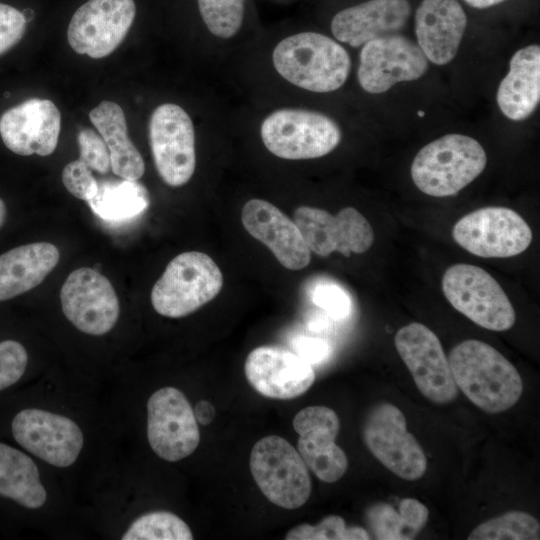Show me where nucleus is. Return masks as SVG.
Segmentation results:
<instances>
[{
  "instance_id": "nucleus-1",
  "label": "nucleus",
  "mask_w": 540,
  "mask_h": 540,
  "mask_svg": "<svg viewBox=\"0 0 540 540\" xmlns=\"http://www.w3.org/2000/svg\"><path fill=\"white\" fill-rule=\"evenodd\" d=\"M448 362L457 387L478 408L498 414L512 408L523 392L514 365L491 345L465 340L450 352Z\"/></svg>"
},
{
  "instance_id": "nucleus-2",
  "label": "nucleus",
  "mask_w": 540,
  "mask_h": 540,
  "mask_svg": "<svg viewBox=\"0 0 540 540\" xmlns=\"http://www.w3.org/2000/svg\"><path fill=\"white\" fill-rule=\"evenodd\" d=\"M275 70L291 84L312 92H331L346 82L351 60L345 48L317 32L282 39L274 48Z\"/></svg>"
},
{
  "instance_id": "nucleus-3",
  "label": "nucleus",
  "mask_w": 540,
  "mask_h": 540,
  "mask_svg": "<svg viewBox=\"0 0 540 540\" xmlns=\"http://www.w3.org/2000/svg\"><path fill=\"white\" fill-rule=\"evenodd\" d=\"M486 164V152L477 140L452 133L430 142L416 154L411 177L423 193L447 197L469 185Z\"/></svg>"
},
{
  "instance_id": "nucleus-4",
  "label": "nucleus",
  "mask_w": 540,
  "mask_h": 540,
  "mask_svg": "<svg viewBox=\"0 0 540 540\" xmlns=\"http://www.w3.org/2000/svg\"><path fill=\"white\" fill-rule=\"evenodd\" d=\"M222 285L221 270L209 255L184 252L169 262L154 284L151 303L162 316L184 317L215 298Z\"/></svg>"
},
{
  "instance_id": "nucleus-5",
  "label": "nucleus",
  "mask_w": 540,
  "mask_h": 540,
  "mask_svg": "<svg viewBox=\"0 0 540 540\" xmlns=\"http://www.w3.org/2000/svg\"><path fill=\"white\" fill-rule=\"evenodd\" d=\"M260 136L275 156L288 160L314 159L332 152L342 138L329 116L307 109L282 108L261 123Z\"/></svg>"
},
{
  "instance_id": "nucleus-6",
  "label": "nucleus",
  "mask_w": 540,
  "mask_h": 540,
  "mask_svg": "<svg viewBox=\"0 0 540 540\" xmlns=\"http://www.w3.org/2000/svg\"><path fill=\"white\" fill-rule=\"evenodd\" d=\"M250 470L261 492L279 507L297 509L310 497L308 467L299 452L280 436L256 442L250 454Z\"/></svg>"
},
{
  "instance_id": "nucleus-7",
  "label": "nucleus",
  "mask_w": 540,
  "mask_h": 540,
  "mask_svg": "<svg viewBox=\"0 0 540 540\" xmlns=\"http://www.w3.org/2000/svg\"><path fill=\"white\" fill-rule=\"evenodd\" d=\"M446 299L477 325L492 331L510 329L516 319L514 308L500 284L484 269L455 264L442 277Z\"/></svg>"
},
{
  "instance_id": "nucleus-8",
  "label": "nucleus",
  "mask_w": 540,
  "mask_h": 540,
  "mask_svg": "<svg viewBox=\"0 0 540 540\" xmlns=\"http://www.w3.org/2000/svg\"><path fill=\"white\" fill-rule=\"evenodd\" d=\"M455 242L484 258H507L524 252L532 242L527 222L506 207H484L458 220L452 230Z\"/></svg>"
},
{
  "instance_id": "nucleus-9",
  "label": "nucleus",
  "mask_w": 540,
  "mask_h": 540,
  "mask_svg": "<svg viewBox=\"0 0 540 540\" xmlns=\"http://www.w3.org/2000/svg\"><path fill=\"white\" fill-rule=\"evenodd\" d=\"M363 439L373 456L398 477L415 481L426 472V455L407 430L403 412L393 404L380 403L366 416Z\"/></svg>"
},
{
  "instance_id": "nucleus-10",
  "label": "nucleus",
  "mask_w": 540,
  "mask_h": 540,
  "mask_svg": "<svg viewBox=\"0 0 540 540\" xmlns=\"http://www.w3.org/2000/svg\"><path fill=\"white\" fill-rule=\"evenodd\" d=\"M149 143L156 170L167 185L179 187L191 179L196 167L195 130L182 107L164 103L155 108Z\"/></svg>"
},
{
  "instance_id": "nucleus-11",
  "label": "nucleus",
  "mask_w": 540,
  "mask_h": 540,
  "mask_svg": "<svg viewBox=\"0 0 540 540\" xmlns=\"http://www.w3.org/2000/svg\"><path fill=\"white\" fill-rule=\"evenodd\" d=\"M394 343L417 388L427 399L447 404L457 397L458 387L448 358L432 330L412 322L397 331Z\"/></svg>"
},
{
  "instance_id": "nucleus-12",
  "label": "nucleus",
  "mask_w": 540,
  "mask_h": 540,
  "mask_svg": "<svg viewBox=\"0 0 540 540\" xmlns=\"http://www.w3.org/2000/svg\"><path fill=\"white\" fill-rule=\"evenodd\" d=\"M147 437L156 455L169 462L186 458L196 450L200 442L198 422L183 392L164 387L150 396Z\"/></svg>"
},
{
  "instance_id": "nucleus-13",
  "label": "nucleus",
  "mask_w": 540,
  "mask_h": 540,
  "mask_svg": "<svg viewBox=\"0 0 540 540\" xmlns=\"http://www.w3.org/2000/svg\"><path fill=\"white\" fill-rule=\"evenodd\" d=\"M428 69V59L415 42L391 34L373 39L359 55L357 79L368 93L386 92L399 82L421 78Z\"/></svg>"
},
{
  "instance_id": "nucleus-14",
  "label": "nucleus",
  "mask_w": 540,
  "mask_h": 540,
  "mask_svg": "<svg viewBox=\"0 0 540 540\" xmlns=\"http://www.w3.org/2000/svg\"><path fill=\"white\" fill-rule=\"evenodd\" d=\"M135 15L134 0H88L70 20L68 43L78 54L106 57L124 40Z\"/></svg>"
},
{
  "instance_id": "nucleus-15",
  "label": "nucleus",
  "mask_w": 540,
  "mask_h": 540,
  "mask_svg": "<svg viewBox=\"0 0 540 540\" xmlns=\"http://www.w3.org/2000/svg\"><path fill=\"white\" fill-rule=\"evenodd\" d=\"M66 318L81 332L100 336L116 324L120 305L111 282L93 268L72 271L60 291Z\"/></svg>"
},
{
  "instance_id": "nucleus-16",
  "label": "nucleus",
  "mask_w": 540,
  "mask_h": 540,
  "mask_svg": "<svg viewBox=\"0 0 540 540\" xmlns=\"http://www.w3.org/2000/svg\"><path fill=\"white\" fill-rule=\"evenodd\" d=\"M294 222L309 250L323 257L334 251L344 256L361 254L374 241L370 223L353 207L332 215L323 209L300 206L295 210Z\"/></svg>"
},
{
  "instance_id": "nucleus-17",
  "label": "nucleus",
  "mask_w": 540,
  "mask_h": 540,
  "mask_svg": "<svg viewBox=\"0 0 540 540\" xmlns=\"http://www.w3.org/2000/svg\"><path fill=\"white\" fill-rule=\"evenodd\" d=\"M11 429L19 445L56 467L71 466L83 447L80 427L70 418L46 410H21Z\"/></svg>"
},
{
  "instance_id": "nucleus-18",
  "label": "nucleus",
  "mask_w": 540,
  "mask_h": 540,
  "mask_svg": "<svg viewBox=\"0 0 540 540\" xmlns=\"http://www.w3.org/2000/svg\"><path fill=\"white\" fill-rule=\"evenodd\" d=\"M299 435L297 451L315 476L326 483H334L345 474L348 459L335 443L340 420L334 410L326 406H309L293 419Z\"/></svg>"
},
{
  "instance_id": "nucleus-19",
  "label": "nucleus",
  "mask_w": 540,
  "mask_h": 540,
  "mask_svg": "<svg viewBox=\"0 0 540 540\" xmlns=\"http://www.w3.org/2000/svg\"><path fill=\"white\" fill-rule=\"evenodd\" d=\"M245 376L261 395L287 400L304 394L315 381L312 365L278 346H260L247 356Z\"/></svg>"
},
{
  "instance_id": "nucleus-20",
  "label": "nucleus",
  "mask_w": 540,
  "mask_h": 540,
  "mask_svg": "<svg viewBox=\"0 0 540 540\" xmlns=\"http://www.w3.org/2000/svg\"><path fill=\"white\" fill-rule=\"evenodd\" d=\"M60 130L61 114L48 99H28L4 112L0 118L3 143L21 156L52 154Z\"/></svg>"
},
{
  "instance_id": "nucleus-21",
  "label": "nucleus",
  "mask_w": 540,
  "mask_h": 540,
  "mask_svg": "<svg viewBox=\"0 0 540 540\" xmlns=\"http://www.w3.org/2000/svg\"><path fill=\"white\" fill-rule=\"evenodd\" d=\"M241 220L246 231L265 244L285 268L300 270L309 264L310 250L298 226L273 204L249 200L243 206Z\"/></svg>"
},
{
  "instance_id": "nucleus-22",
  "label": "nucleus",
  "mask_w": 540,
  "mask_h": 540,
  "mask_svg": "<svg viewBox=\"0 0 540 540\" xmlns=\"http://www.w3.org/2000/svg\"><path fill=\"white\" fill-rule=\"evenodd\" d=\"M466 25L457 0H423L415 13L417 44L429 61L445 65L456 56Z\"/></svg>"
},
{
  "instance_id": "nucleus-23",
  "label": "nucleus",
  "mask_w": 540,
  "mask_h": 540,
  "mask_svg": "<svg viewBox=\"0 0 540 540\" xmlns=\"http://www.w3.org/2000/svg\"><path fill=\"white\" fill-rule=\"evenodd\" d=\"M410 14L408 0H369L339 11L331 21V32L339 42L360 47L373 39L396 34Z\"/></svg>"
},
{
  "instance_id": "nucleus-24",
  "label": "nucleus",
  "mask_w": 540,
  "mask_h": 540,
  "mask_svg": "<svg viewBox=\"0 0 540 540\" xmlns=\"http://www.w3.org/2000/svg\"><path fill=\"white\" fill-rule=\"evenodd\" d=\"M496 101L508 119L522 121L540 101V47L532 44L512 56L509 72L499 84Z\"/></svg>"
},
{
  "instance_id": "nucleus-25",
  "label": "nucleus",
  "mask_w": 540,
  "mask_h": 540,
  "mask_svg": "<svg viewBox=\"0 0 540 540\" xmlns=\"http://www.w3.org/2000/svg\"><path fill=\"white\" fill-rule=\"evenodd\" d=\"M60 253L47 242L15 247L0 255V301L9 300L38 286L56 267Z\"/></svg>"
},
{
  "instance_id": "nucleus-26",
  "label": "nucleus",
  "mask_w": 540,
  "mask_h": 540,
  "mask_svg": "<svg viewBox=\"0 0 540 540\" xmlns=\"http://www.w3.org/2000/svg\"><path fill=\"white\" fill-rule=\"evenodd\" d=\"M89 118L106 143L113 173L123 179H140L145 172L144 160L128 136L122 108L105 100L90 111Z\"/></svg>"
},
{
  "instance_id": "nucleus-27",
  "label": "nucleus",
  "mask_w": 540,
  "mask_h": 540,
  "mask_svg": "<svg viewBox=\"0 0 540 540\" xmlns=\"http://www.w3.org/2000/svg\"><path fill=\"white\" fill-rule=\"evenodd\" d=\"M0 495L29 509L43 506L47 498L34 461L3 443H0Z\"/></svg>"
},
{
  "instance_id": "nucleus-28",
  "label": "nucleus",
  "mask_w": 540,
  "mask_h": 540,
  "mask_svg": "<svg viewBox=\"0 0 540 540\" xmlns=\"http://www.w3.org/2000/svg\"><path fill=\"white\" fill-rule=\"evenodd\" d=\"M93 213L111 223H123L141 215L149 206L147 189L137 180L105 179L87 201Z\"/></svg>"
},
{
  "instance_id": "nucleus-29",
  "label": "nucleus",
  "mask_w": 540,
  "mask_h": 540,
  "mask_svg": "<svg viewBox=\"0 0 540 540\" xmlns=\"http://www.w3.org/2000/svg\"><path fill=\"white\" fill-rule=\"evenodd\" d=\"M540 525L524 511H509L491 518L469 534V540H538Z\"/></svg>"
},
{
  "instance_id": "nucleus-30",
  "label": "nucleus",
  "mask_w": 540,
  "mask_h": 540,
  "mask_svg": "<svg viewBox=\"0 0 540 540\" xmlns=\"http://www.w3.org/2000/svg\"><path fill=\"white\" fill-rule=\"evenodd\" d=\"M123 540H191L189 526L177 515L155 511L137 518L122 536Z\"/></svg>"
},
{
  "instance_id": "nucleus-31",
  "label": "nucleus",
  "mask_w": 540,
  "mask_h": 540,
  "mask_svg": "<svg viewBox=\"0 0 540 540\" xmlns=\"http://www.w3.org/2000/svg\"><path fill=\"white\" fill-rule=\"evenodd\" d=\"M201 18L216 37L235 36L243 23L245 0H197Z\"/></svg>"
},
{
  "instance_id": "nucleus-32",
  "label": "nucleus",
  "mask_w": 540,
  "mask_h": 540,
  "mask_svg": "<svg viewBox=\"0 0 540 540\" xmlns=\"http://www.w3.org/2000/svg\"><path fill=\"white\" fill-rule=\"evenodd\" d=\"M287 540H366L369 533L361 527H347L338 515L325 517L317 525L303 523L293 527L285 536Z\"/></svg>"
},
{
  "instance_id": "nucleus-33",
  "label": "nucleus",
  "mask_w": 540,
  "mask_h": 540,
  "mask_svg": "<svg viewBox=\"0 0 540 540\" xmlns=\"http://www.w3.org/2000/svg\"><path fill=\"white\" fill-rule=\"evenodd\" d=\"M311 300L333 320L346 319L352 311V301L349 294L341 286L334 283L317 284L312 290Z\"/></svg>"
},
{
  "instance_id": "nucleus-34",
  "label": "nucleus",
  "mask_w": 540,
  "mask_h": 540,
  "mask_svg": "<svg viewBox=\"0 0 540 540\" xmlns=\"http://www.w3.org/2000/svg\"><path fill=\"white\" fill-rule=\"evenodd\" d=\"M27 363L28 354L21 343L14 340L0 342V391L22 377Z\"/></svg>"
},
{
  "instance_id": "nucleus-35",
  "label": "nucleus",
  "mask_w": 540,
  "mask_h": 540,
  "mask_svg": "<svg viewBox=\"0 0 540 540\" xmlns=\"http://www.w3.org/2000/svg\"><path fill=\"white\" fill-rule=\"evenodd\" d=\"M366 514L376 539L406 540L400 513L390 504H375Z\"/></svg>"
},
{
  "instance_id": "nucleus-36",
  "label": "nucleus",
  "mask_w": 540,
  "mask_h": 540,
  "mask_svg": "<svg viewBox=\"0 0 540 540\" xmlns=\"http://www.w3.org/2000/svg\"><path fill=\"white\" fill-rule=\"evenodd\" d=\"M80 156L90 169L106 174L110 168V155L105 141L100 134L90 128L82 129L77 136Z\"/></svg>"
},
{
  "instance_id": "nucleus-37",
  "label": "nucleus",
  "mask_w": 540,
  "mask_h": 540,
  "mask_svg": "<svg viewBox=\"0 0 540 540\" xmlns=\"http://www.w3.org/2000/svg\"><path fill=\"white\" fill-rule=\"evenodd\" d=\"M62 182L74 197L81 200H91L98 191V181L91 169L79 159L63 168Z\"/></svg>"
},
{
  "instance_id": "nucleus-38",
  "label": "nucleus",
  "mask_w": 540,
  "mask_h": 540,
  "mask_svg": "<svg viewBox=\"0 0 540 540\" xmlns=\"http://www.w3.org/2000/svg\"><path fill=\"white\" fill-rule=\"evenodd\" d=\"M27 19L23 12L0 2V55L15 46L23 37Z\"/></svg>"
},
{
  "instance_id": "nucleus-39",
  "label": "nucleus",
  "mask_w": 540,
  "mask_h": 540,
  "mask_svg": "<svg viewBox=\"0 0 540 540\" xmlns=\"http://www.w3.org/2000/svg\"><path fill=\"white\" fill-rule=\"evenodd\" d=\"M292 348L295 354L311 365L326 361L332 353L329 342L318 336L298 335L292 340Z\"/></svg>"
},
{
  "instance_id": "nucleus-40",
  "label": "nucleus",
  "mask_w": 540,
  "mask_h": 540,
  "mask_svg": "<svg viewBox=\"0 0 540 540\" xmlns=\"http://www.w3.org/2000/svg\"><path fill=\"white\" fill-rule=\"evenodd\" d=\"M399 513L406 540L415 538L425 526L429 516L427 507L413 498H404L400 501Z\"/></svg>"
},
{
  "instance_id": "nucleus-41",
  "label": "nucleus",
  "mask_w": 540,
  "mask_h": 540,
  "mask_svg": "<svg viewBox=\"0 0 540 540\" xmlns=\"http://www.w3.org/2000/svg\"><path fill=\"white\" fill-rule=\"evenodd\" d=\"M193 412L197 422L201 425H209L215 416V408L207 400L197 402Z\"/></svg>"
},
{
  "instance_id": "nucleus-42",
  "label": "nucleus",
  "mask_w": 540,
  "mask_h": 540,
  "mask_svg": "<svg viewBox=\"0 0 540 540\" xmlns=\"http://www.w3.org/2000/svg\"><path fill=\"white\" fill-rule=\"evenodd\" d=\"M331 327L332 323L327 314H315L308 320V328L316 333L327 332Z\"/></svg>"
},
{
  "instance_id": "nucleus-43",
  "label": "nucleus",
  "mask_w": 540,
  "mask_h": 540,
  "mask_svg": "<svg viewBox=\"0 0 540 540\" xmlns=\"http://www.w3.org/2000/svg\"><path fill=\"white\" fill-rule=\"evenodd\" d=\"M468 5L477 8V9H485L497 4H500L501 2L505 0H464Z\"/></svg>"
},
{
  "instance_id": "nucleus-44",
  "label": "nucleus",
  "mask_w": 540,
  "mask_h": 540,
  "mask_svg": "<svg viewBox=\"0 0 540 540\" xmlns=\"http://www.w3.org/2000/svg\"><path fill=\"white\" fill-rule=\"evenodd\" d=\"M6 219V206L4 201L0 198V228L3 226Z\"/></svg>"
},
{
  "instance_id": "nucleus-45",
  "label": "nucleus",
  "mask_w": 540,
  "mask_h": 540,
  "mask_svg": "<svg viewBox=\"0 0 540 540\" xmlns=\"http://www.w3.org/2000/svg\"><path fill=\"white\" fill-rule=\"evenodd\" d=\"M418 114H419L420 117L424 116V112H422V111H419Z\"/></svg>"
}]
</instances>
